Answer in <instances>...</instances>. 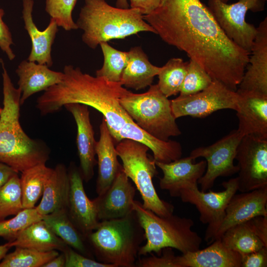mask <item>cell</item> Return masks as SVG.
Masks as SVG:
<instances>
[{
  "instance_id": "obj_32",
  "label": "cell",
  "mask_w": 267,
  "mask_h": 267,
  "mask_svg": "<svg viewBox=\"0 0 267 267\" xmlns=\"http://www.w3.org/2000/svg\"><path fill=\"white\" fill-rule=\"evenodd\" d=\"M57 250L40 252L29 248L16 247L0 262V267H43L59 254Z\"/></svg>"
},
{
  "instance_id": "obj_44",
  "label": "cell",
  "mask_w": 267,
  "mask_h": 267,
  "mask_svg": "<svg viewBox=\"0 0 267 267\" xmlns=\"http://www.w3.org/2000/svg\"><path fill=\"white\" fill-rule=\"evenodd\" d=\"M19 172L9 165L0 162V187Z\"/></svg>"
},
{
  "instance_id": "obj_2",
  "label": "cell",
  "mask_w": 267,
  "mask_h": 267,
  "mask_svg": "<svg viewBox=\"0 0 267 267\" xmlns=\"http://www.w3.org/2000/svg\"><path fill=\"white\" fill-rule=\"evenodd\" d=\"M63 72L61 82L37 98L36 107L41 115L57 112L68 103L92 107L103 115L114 141L118 143L120 133L134 121L120 103V98L129 90L120 82L92 76L72 65H65Z\"/></svg>"
},
{
  "instance_id": "obj_37",
  "label": "cell",
  "mask_w": 267,
  "mask_h": 267,
  "mask_svg": "<svg viewBox=\"0 0 267 267\" xmlns=\"http://www.w3.org/2000/svg\"><path fill=\"white\" fill-rule=\"evenodd\" d=\"M78 0H45V11L58 27L69 31L78 29L72 12Z\"/></svg>"
},
{
  "instance_id": "obj_11",
  "label": "cell",
  "mask_w": 267,
  "mask_h": 267,
  "mask_svg": "<svg viewBox=\"0 0 267 267\" xmlns=\"http://www.w3.org/2000/svg\"><path fill=\"white\" fill-rule=\"evenodd\" d=\"M237 130H233L214 143L192 150L189 155L194 160L199 157L206 159L207 167L203 176L199 179L201 191L210 190L220 177L231 176L238 173L239 168L234 165L236 150L243 137Z\"/></svg>"
},
{
  "instance_id": "obj_22",
  "label": "cell",
  "mask_w": 267,
  "mask_h": 267,
  "mask_svg": "<svg viewBox=\"0 0 267 267\" xmlns=\"http://www.w3.org/2000/svg\"><path fill=\"white\" fill-rule=\"evenodd\" d=\"M241 259L218 238L205 249L176 256V264L177 267H241Z\"/></svg>"
},
{
  "instance_id": "obj_3",
  "label": "cell",
  "mask_w": 267,
  "mask_h": 267,
  "mask_svg": "<svg viewBox=\"0 0 267 267\" xmlns=\"http://www.w3.org/2000/svg\"><path fill=\"white\" fill-rule=\"evenodd\" d=\"M3 107L0 114V162L22 172L33 166L45 164L50 149L40 139H32L19 122L21 92L14 87L2 58Z\"/></svg>"
},
{
  "instance_id": "obj_23",
  "label": "cell",
  "mask_w": 267,
  "mask_h": 267,
  "mask_svg": "<svg viewBox=\"0 0 267 267\" xmlns=\"http://www.w3.org/2000/svg\"><path fill=\"white\" fill-rule=\"evenodd\" d=\"M46 65L26 60H22L16 69L17 84L21 94L20 105L33 94L45 91L61 82L63 72L50 70Z\"/></svg>"
},
{
  "instance_id": "obj_41",
  "label": "cell",
  "mask_w": 267,
  "mask_h": 267,
  "mask_svg": "<svg viewBox=\"0 0 267 267\" xmlns=\"http://www.w3.org/2000/svg\"><path fill=\"white\" fill-rule=\"evenodd\" d=\"M241 267H267V247L241 256Z\"/></svg>"
},
{
  "instance_id": "obj_10",
  "label": "cell",
  "mask_w": 267,
  "mask_h": 267,
  "mask_svg": "<svg viewBox=\"0 0 267 267\" xmlns=\"http://www.w3.org/2000/svg\"><path fill=\"white\" fill-rule=\"evenodd\" d=\"M224 190L220 192L200 191L197 183L183 189L179 197L184 203L195 205L200 213V221L208 224L205 240L210 244L225 216V209L231 197L238 191L237 178L222 183Z\"/></svg>"
},
{
  "instance_id": "obj_14",
  "label": "cell",
  "mask_w": 267,
  "mask_h": 267,
  "mask_svg": "<svg viewBox=\"0 0 267 267\" xmlns=\"http://www.w3.org/2000/svg\"><path fill=\"white\" fill-rule=\"evenodd\" d=\"M136 189L122 169L110 187L92 200L98 221L119 219L132 213Z\"/></svg>"
},
{
  "instance_id": "obj_33",
  "label": "cell",
  "mask_w": 267,
  "mask_h": 267,
  "mask_svg": "<svg viewBox=\"0 0 267 267\" xmlns=\"http://www.w3.org/2000/svg\"><path fill=\"white\" fill-rule=\"evenodd\" d=\"M99 45L104 62L102 67L96 71V76L103 77L111 82H119L122 73L128 63V52L117 49L107 42L101 43Z\"/></svg>"
},
{
  "instance_id": "obj_20",
  "label": "cell",
  "mask_w": 267,
  "mask_h": 267,
  "mask_svg": "<svg viewBox=\"0 0 267 267\" xmlns=\"http://www.w3.org/2000/svg\"><path fill=\"white\" fill-rule=\"evenodd\" d=\"M33 0H22V19L24 28L31 39L32 47L27 59L50 67L53 65L51 56L52 45L58 31L55 21L50 18L48 25L43 30H40L35 24L32 12Z\"/></svg>"
},
{
  "instance_id": "obj_30",
  "label": "cell",
  "mask_w": 267,
  "mask_h": 267,
  "mask_svg": "<svg viewBox=\"0 0 267 267\" xmlns=\"http://www.w3.org/2000/svg\"><path fill=\"white\" fill-rule=\"evenodd\" d=\"M220 238L225 246L241 256L265 247L246 222L230 227Z\"/></svg>"
},
{
  "instance_id": "obj_24",
  "label": "cell",
  "mask_w": 267,
  "mask_h": 267,
  "mask_svg": "<svg viewBox=\"0 0 267 267\" xmlns=\"http://www.w3.org/2000/svg\"><path fill=\"white\" fill-rule=\"evenodd\" d=\"M100 137L96 141L97 177L96 192L97 195L104 192L111 185L119 172L123 169L118 160L114 141L103 117L99 126Z\"/></svg>"
},
{
  "instance_id": "obj_27",
  "label": "cell",
  "mask_w": 267,
  "mask_h": 267,
  "mask_svg": "<svg viewBox=\"0 0 267 267\" xmlns=\"http://www.w3.org/2000/svg\"><path fill=\"white\" fill-rule=\"evenodd\" d=\"M9 246L19 247L40 252L57 250L63 252L68 246L56 235L43 220L34 222L23 230Z\"/></svg>"
},
{
  "instance_id": "obj_9",
  "label": "cell",
  "mask_w": 267,
  "mask_h": 267,
  "mask_svg": "<svg viewBox=\"0 0 267 267\" xmlns=\"http://www.w3.org/2000/svg\"><path fill=\"white\" fill-rule=\"evenodd\" d=\"M266 0H239L228 4L220 0H208V7L226 37L250 54L257 29L246 22V13L264 10Z\"/></svg>"
},
{
  "instance_id": "obj_47",
  "label": "cell",
  "mask_w": 267,
  "mask_h": 267,
  "mask_svg": "<svg viewBox=\"0 0 267 267\" xmlns=\"http://www.w3.org/2000/svg\"><path fill=\"white\" fill-rule=\"evenodd\" d=\"M116 7L121 8H129V4L128 0H117L116 3Z\"/></svg>"
},
{
  "instance_id": "obj_16",
  "label": "cell",
  "mask_w": 267,
  "mask_h": 267,
  "mask_svg": "<svg viewBox=\"0 0 267 267\" xmlns=\"http://www.w3.org/2000/svg\"><path fill=\"white\" fill-rule=\"evenodd\" d=\"M257 29L248 63L236 91L267 96V17Z\"/></svg>"
},
{
  "instance_id": "obj_45",
  "label": "cell",
  "mask_w": 267,
  "mask_h": 267,
  "mask_svg": "<svg viewBox=\"0 0 267 267\" xmlns=\"http://www.w3.org/2000/svg\"><path fill=\"white\" fill-rule=\"evenodd\" d=\"M65 256L64 253L61 252L44 264L43 267H65Z\"/></svg>"
},
{
  "instance_id": "obj_42",
  "label": "cell",
  "mask_w": 267,
  "mask_h": 267,
  "mask_svg": "<svg viewBox=\"0 0 267 267\" xmlns=\"http://www.w3.org/2000/svg\"><path fill=\"white\" fill-rule=\"evenodd\" d=\"M246 222L265 246L267 247V217L256 216Z\"/></svg>"
},
{
  "instance_id": "obj_6",
  "label": "cell",
  "mask_w": 267,
  "mask_h": 267,
  "mask_svg": "<svg viewBox=\"0 0 267 267\" xmlns=\"http://www.w3.org/2000/svg\"><path fill=\"white\" fill-rule=\"evenodd\" d=\"M133 205L146 241L140 247L138 256L152 252L160 255L162 249L167 247L176 249L182 254L200 249L202 239L192 230L194 224L192 219L173 214L159 216L145 209L138 201L134 200Z\"/></svg>"
},
{
  "instance_id": "obj_38",
  "label": "cell",
  "mask_w": 267,
  "mask_h": 267,
  "mask_svg": "<svg viewBox=\"0 0 267 267\" xmlns=\"http://www.w3.org/2000/svg\"><path fill=\"white\" fill-rule=\"evenodd\" d=\"M158 256L152 255L148 257L139 259L136 261L135 267H177L175 256L172 248L167 247L162 249Z\"/></svg>"
},
{
  "instance_id": "obj_46",
  "label": "cell",
  "mask_w": 267,
  "mask_h": 267,
  "mask_svg": "<svg viewBox=\"0 0 267 267\" xmlns=\"http://www.w3.org/2000/svg\"><path fill=\"white\" fill-rule=\"evenodd\" d=\"M10 248H11V247L7 242L3 245H0V262L7 254V253Z\"/></svg>"
},
{
  "instance_id": "obj_8",
  "label": "cell",
  "mask_w": 267,
  "mask_h": 267,
  "mask_svg": "<svg viewBox=\"0 0 267 267\" xmlns=\"http://www.w3.org/2000/svg\"><path fill=\"white\" fill-rule=\"evenodd\" d=\"M115 148L122 161L124 172L141 195L142 206L159 216L173 214L174 205L161 199L154 187L152 178L158 172L154 159L147 155L148 147L134 140L124 139L118 142Z\"/></svg>"
},
{
  "instance_id": "obj_5",
  "label": "cell",
  "mask_w": 267,
  "mask_h": 267,
  "mask_svg": "<svg viewBox=\"0 0 267 267\" xmlns=\"http://www.w3.org/2000/svg\"><path fill=\"white\" fill-rule=\"evenodd\" d=\"M86 239L96 261L114 267H135L145 237L134 210L123 218L100 221Z\"/></svg>"
},
{
  "instance_id": "obj_43",
  "label": "cell",
  "mask_w": 267,
  "mask_h": 267,
  "mask_svg": "<svg viewBox=\"0 0 267 267\" xmlns=\"http://www.w3.org/2000/svg\"><path fill=\"white\" fill-rule=\"evenodd\" d=\"M129 7L138 10L142 15H147L155 10L162 0H129Z\"/></svg>"
},
{
  "instance_id": "obj_29",
  "label": "cell",
  "mask_w": 267,
  "mask_h": 267,
  "mask_svg": "<svg viewBox=\"0 0 267 267\" xmlns=\"http://www.w3.org/2000/svg\"><path fill=\"white\" fill-rule=\"evenodd\" d=\"M52 170L43 164L21 172L20 181L23 209L35 207L38 200L43 195L45 183Z\"/></svg>"
},
{
  "instance_id": "obj_1",
  "label": "cell",
  "mask_w": 267,
  "mask_h": 267,
  "mask_svg": "<svg viewBox=\"0 0 267 267\" xmlns=\"http://www.w3.org/2000/svg\"><path fill=\"white\" fill-rule=\"evenodd\" d=\"M143 18L164 42L185 52L213 80L236 91L250 54L226 37L200 0H162Z\"/></svg>"
},
{
  "instance_id": "obj_21",
  "label": "cell",
  "mask_w": 267,
  "mask_h": 267,
  "mask_svg": "<svg viewBox=\"0 0 267 267\" xmlns=\"http://www.w3.org/2000/svg\"><path fill=\"white\" fill-rule=\"evenodd\" d=\"M237 92V91H236ZM237 129L243 136L253 135L267 138V96L238 92Z\"/></svg>"
},
{
  "instance_id": "obj_15",
  "label": "cell",
  "mask_w": 267,
  "mask_h": 267,
  "mask_svg": "<svg viewBox=\"0 0 267 267\" xmlns=\"http://www.w3.org/2000/svg\"><path fill=\"white\" fill-rule=\"evenodd\" d=\"M70 189L66 210L77 229L86 236L97 227L98 221L95 206L85 192L79 167L74 162L68 169Z\"/></svg>"
},
{
  "instance_id": "obj_19",
  "label": "cell",
  "mask_w": 267,
  "mask_h": 267,
  "mask_svg": "<svg viewBox=\"0 0 267 267\" xmlns=\"http://www.w3.org/2000/svg\"><path fill=\"white\" fill-rule=\"evenodd\" d=\"M193 161L189 156L168 163L155 161L163 174L160 178V188L168 191L172 197H179L183 189L198 183L206 171L207 162L202 160L194 163Z\"/></svg>"
},
{
  "instance_id": "obj_40",
  "label": "cell",
  "mask_w": 267,
  "mask_h": 267,
  "mask_svg": "<svg viewBox=\"0 0 267 267\" xmlns=\"http://www.w3.org/2000/svg\"><path fill=\"white\" fill-rule=\"evenodd\" d=\"M4 14V10L0 6V48L12 61L16 56L11 47L14 43L10 30L2 19Z\"/></svg>"
},
{
  "instance_id": "obj_31",
  "label": "cell",
  "mask_w": 267,
  "mask_h": 267,
  "mask_svg": "<svg viewBox=\"0 0 267 267\" xmlns=\"http://www.w3.org/2000/svg\"><path fill=\"white\" fill-rule=\"evenodd\" d=\"M188 62L181 58H172L162 67L158 74L157 85L167 97L179 93L187 72Z\"/></svg>"
},
{
  "instance_id": "obj_18",
  "label": "cell",
  "mask_w": 267,
  "mask_h": 267,
  "mask_svg": "<svg viewBox=\"0 0 267 267\" xmlns=\"http://www.w3.org/2000/svg\"><path fill=\"white\" fill-rule=\"evenodd\" d=\"M73 115L77 127L76 143L80 160L79 169L84 181L88 182L94 175L97 164L95 159L96 141L91 125L88 106L80 103H68L64 106Z\"/></svg>"
},
{
  "instance_id": "obj_17",
  "label": "cell",
  "mask_w": 267,
  "mask_h": 267,
  "mask_svg": "<svg viewBox=\"0 0 267 267\" xmlns=\"http://www.w3.org/2000/svg\"><path fill=\"white\" fill-rule=\"evenodd\" d=\"M267 187L235 193L227 205L224 219L212 242L220 238L225 231L232 226L245 222L256 216L267 217Z\"/></svg>"
},
{
  "instance_id": "obj_48",
  "label": "cell",
  "mask_w": 267,
  "mask_h": 267,
  "mask_svg": "<svg viewBox=\"0 0 267 267\" xmlns=\"http://www.w3.org/2000/svg\"><path fill=\"white\" fill-rule=\"evenodd\" d=\"M220 1L223 2H224V3H227L229 0H220Z\"/></svg>"
},
{
  "instance_id": "obj_49",
  "label": "cell",
  "mask_w": 267,
  "mask_h": 267,
  "mask_svg": "<svg viewBox=\"0 0 267 267\" xmlns=\"http://www.w3.org/2000/svg\"><path fill=\"white\" fill-rule=\"evenodd\" d=\"M2 108L0 106V113L1 112Z\"/></svg>"
},
{
  "instance_id": "obj_7",
  "label": "cell",
  "mask_w": 267,
  "mask_h": 267,
  "mask_svg": "<svg viewBox=\"0 0 267 267\" xmlns=\"http://www.w3.org/2000/svg\"><path fill=\"white\" fill-rule=\"evenodd\" d=\"M149 87L142 93L129 90L120 98V103L138 127L154 137L167 141L181 132L173 115L171 100L157 84Z\"/></svg>"
},
{
  "instance_id": "obj_13",
  "label": "cell",
  "mask_w": 267,
  "mask_h": 267,
  "mask_svg": "<svg viewBox=\"0 0 267 267\" xmlns=\"http://www.w3.org/2000/svg\"><path fill=\"white\" fill-rule=\"evenodd\" d=\"M235 159L239 168L238 191L246 192L267 187V138L244 135Z\"/></svg>"
},
{
  "instance_id": "obj_35",
  "label": "cell",
  "mask_w": 267,
  "mask_h": 267,
  "mask_svg": "<svg viewBox=\"0 0 267 267\" xmlns=\"http://www.w3.org/2000/svg\"><path fill=\"white\" fill-rule=\"evenodd\" d=\"M43 218L35 207L23 209L10 219L0 220V237L12 242L25 228Z\"/></svg>"
},
{
  "instance_id": "obj_12",
  "label": "cell",
  "mask_w": 267,
  "mask_h": 267,
  "mask_svg": "<svg viewBox=\"0 0 267 267\" xmlns=\"http://www.w3.org/2000/svg\"><path fill=\"white\" fill-rule=\"evenodd\" d=\"M239 95L219 81L213 80L211 85L197 93L179 95L171 100V108L176 119L190 116L204 118L222 109L236 110Z\"/></svg>"
},
{
  "instance_id": "obj_39",
  "label": "cell",
  "mask_w": 267,
  "mask_h": 267,
  "mask_svg": "<svg viewBox=\"0 0 267 267\" xmlns=\"http://www.w3.org/2000/svg\"><path fill=\"white\" fill-rule=\"evenodd\" d=\"M62 253L65 258V267H114L87 257L69 246Z\"/></svg>"
},
{
  "instance_id": "obj_34",
  "label": "cell",
  "mask_w": 267,
  "mask_h": 267,
  "mask_svg": "<svg viewBox=\"0 0 267 267\" xmlns=\"http://www.w3.org/2000/svg\"><path fill=\"white\" fill-rule=\"evenodd\" d=\"M23 209L18 174L0 187V220L15 216Z\"/></svg>"
},
{
  "instance_id": "obj_26",
  "label": "cell",
  "mask_w": 267,
  "mask_h": 267,
  "mask_svg": "<svg viewBox=\"0 0 267 267\" xmlns=\"http://www.w3.org/2000/svg\"><path fill=\"white\" fill-rule=\"evenodd\" d=\"M70 189L68 169L63 164H58L53 169L44 187L42 200L35 207L44 216L57 210L66 208Z\"/></svg>"
},
{
  "instance_id": "obj_4",
  "label": "cell",
  "mask_w": 267,
  "mask_h": 267,
  "mask_svg": "<svg viewBox=\"0 0 267 267\" xmlns=\"http://www.w3.org/2000/svg\"><path fill=\"white\" fill-rule=\"evenodd\" d=\"M76 24L83 31V43L93 49L101 43L141 32L156 34L138 10L114 7L105 0H85Z\"/></svg>"
},
{
  "instance_id": "obj_25",
  "label": "cell",
  "mask_w": 267,
  "mask_h": 267,
  "mask_svg": "<svg viewBox=\"0 0 267 267\" xmlns=\"http://www.w3.org/2000/svg\"><path fill=\"white\" fill-rule=\"evenodd\" d=\"M128 52V63L120 82L123 86L136 90L150 86L161 67L153 65L141 46H135Z\"/></svg>"
},
{
  "instance_id": "obj_36",
  "label": "cell",
  "mask_w": 267,
  "mask_h": 267,
  "mask_svg": "<svg viewBox=\"0 0 267 267\" xmlns=\"http://www.w3.org/2000/svg\"><path fill=\"white\" fill-rule=\"evenodd\" d=\"M213 79L199 63L190 59L179 95L186 96L200 92L208 87Z\"/></svg>"
},
{
  "instance_id": "obj_28",
  "label": "cell",
  "mask_w": 267,
  "mask_h": 267,
  "mask_svg": "<svg viewBox=\"0 0 267 267\" xmlns=\"http://www.w3.org/2000/svg\"><path fill=\"white\" fill-rule=\"evenodd\" d=\"M42 220L67 245L83 255L95 259L86 237L71 221L66 208L57 210L44 215Z\"/></svg>"
}]
</instances>
